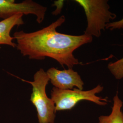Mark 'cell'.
Wrapping results in <instances>:
<instances>
[{
	"label": "cell",
	"mask_w": 123,
	"mask_h": 123,
	"mask_svg": "<svg viewBox=\"0 0 123 123\" xmlns=\"http://www.w3.org/2000/svg\"><path fill=\"white\" fill-rule=\"evenodd\" d=\"M104 87L98 85L92 89L84 91L77 88L73 89L62 90L53 87L51 92V98L54 102L56 111L70 110L74 108L80 101H90L97 105L105 106L107 105V98H103L96 95L102 92Z\"/></svg>",
	"instance_id": "cell-4"
},
{
	"label": "cell",
	"mask_w": 123,
	"mask_h": 123,
	"mask_svg": "<svg viewBox=\"0 0 123 123\" xmlns=\"http://www.w3.org/2000/svg\"><path fill=\"white\" fill-rule=\"evenodd\" d=\"M62 15L50 25L38 31H16L13 34L16 47L23 56L31 59L43 60L50 57L62 66L68 68L80 63L73 53L84 44L92 42V37L84 34L72 35L57 32V28L65 22Z\"/></svg>",
	"instance_id": "cell-1"
},
{
	"label": "cell",
	"mask_w": 123,
	"mask_h": 123,
	"mask_svg": "<svg viewBox=\"0 0 123 123\" xmlns=\"http://www.w3.org/2000/svg\"><path fill=\"white\" fill-rule=\"evenodd\" d=\"M123 101L119 98L118 93L113 98V105L110 114L101 115L98 123H123V113L121 110Z\"/></svg>",
	"instance_id": "cell-8"
},
{
	"label": "cell",
	"mask_w": 123,
	"mask_h": 123,
	"mask_svg": "<svg viewBox=\"0 0 123 123\" xmlns=\"http://www.w3.org/2000/svg\"><path fill=\"white\" fill-rule=\"evenodd\" d=\"M83 7L85 13L87 26L84 34L99 37L110 20L116 18L110 11L107 0H75Z\"/></svg>",
	"instance_id": "cell-3"
},
{
	"label": "cell",
	"mask_w": 123,
	"mask_h": 123,
	"mask_svg": "<svg viewBox=\"0 0 123 123\" xmlns=\"http://www.w3.org/2000/svg\"><path fill=\"white\" fill-rule=\"evenodd\" d=\"M108 68L116 79L123 78V57L114 62H110Z\"/></svg>",
	"instance_id": "cell-9"
},
{
	"label": "cell",
	"mask_w": 123,
	"mask_h": 123,
	"mask_svg": "<svg viewBox=\"0 0 123 123\" xmlns=\"http://www.w3.org/2000/svg\"><path fill=\"white\" fill-rule=\"evenodd\" d=\"M47 8L32 0H26L21 3H15L14 0H0V18L3 19L18 14H32L37 18L40 24L44 20Z\"/></svg>",
	"instance_id": "cell-5"
},
{
	"label": "cell",
	"mask_w": 123,
	"mask_h": 123,
	"mask_svg": "<svg viewBox=\"0 0 123 123\" xmlns=\"http://www.w3.org/2000/svg\"><path fill=\"white\" fill-rule=\"evenodd\" d=\"M23 16L22 14H18L0 21V45L16 47L17 44L13 42L14 39L11 36L10 32L14 26H19L24 24Z\"/></svg>",
	"instance_id": "cell-7"
},
{
	"label": "cell",
	"mask_w": 123,
	"mask_h": 123,
	"mask_svg": "<svg viewBox=\"0 0 123 123\" xmlns=\"http://www.w3.org/2000/svg\"><path fill=\"white\" fill-rule=\"evenodd\" d=\"M46 73L55 88L62 90L73 89L74 87L80 90L84 89V83L81 76L72 68L60 70L52 67Z\"/></svg>",
	"instance_id": "cell-6"
},
{
	"label": "cell",
	"mask_w": 123,
	"mask_h": 123,
	"mask_svg": "<svg viewBox=\"0 0 123 123\" xmlns=\"http://www.w3.org/2000/svg\"><path fill=\"white\" fill-rule=\"evenodd\" d=\"M106 29H109L111 31L115 29H120L123 28V18L121 20L114 22H110L107 24Z\"/></svg>",
	"instance_id": "cell-10"
},
{
	"label": "cell",
	"mask_w": 123,
	"mask_h": 123,
	"mask_svg": "<svg viewBox=\"0 0 123 123\" xmlns=\"http://www.w3.org/2000/svg\"><path fill=\"white\" fill-rule=\"evenodd\" d=\"M16 77L32 86L30 101L37 111L38 123H54L56 113L55 105L46 93V87L49 79L44 69L40 68L36 72L32 81Z\"/></svg>",
	"instance_id": "cell-2"
}]
</instances>
